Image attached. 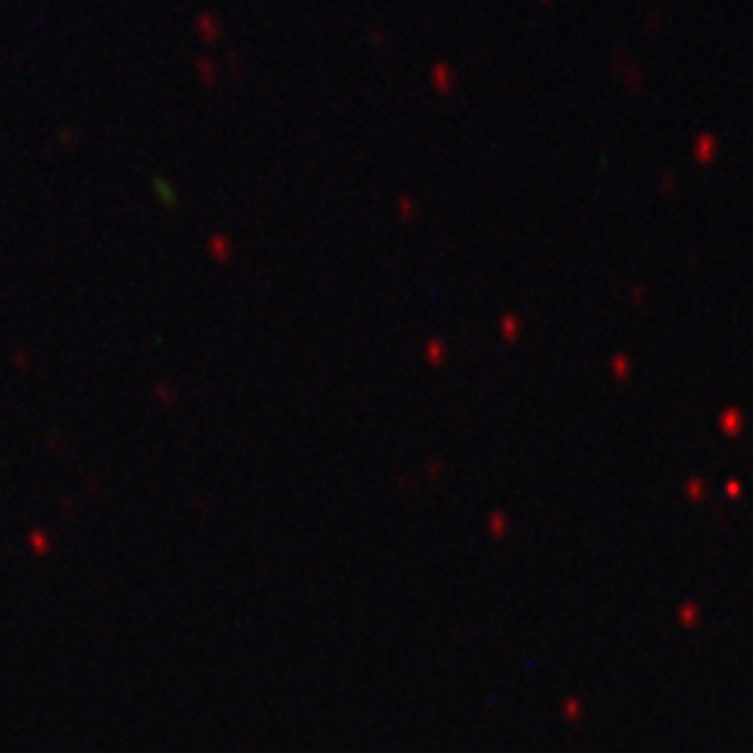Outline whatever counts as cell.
Here are the masks:
<instances>
[{"instance_id": "1", "label": "cell", "mask_w": 753, "mask_h": 753, "mask_svg": "<svg viewBox=\"0 0 753 753\" xmlns=\"http://www.w3.org/2000/svg\"><path fill=\"white\" fill-rule=\"evenodd\" d=\"M196 32H199V37L205 45H213V42H218L223 37V25H220V20L213 13L205 10L196 17Z\"/></svg>"}, {"instance_id": "2", "label": "cell", "mask_w": 753, "mask_h": 753, "mask_svg": "<svg viewBox=\"0 0 753 753\" xmlns=\"http://www.w3.org/2000/svg\"><path fill=\"white\" fill-rule=\"evenodd\" d=\"M430 84H433L435 93L448 95L450 91L455 88V71L450 69L445 61H438V64H433V69H430Z\"/></svg>"}, {"instance_id": "3", "label": "cell", "mask_w": 753, "mask_h": 753, "mask_svg": "<svg viewBox=\"0 0 753 753\" xmlns=\"http://www.w3.org/2000/svg\"><path fill=\"white\" fill-rule=\"evenodd\" d=\"M196 66H199V69H196V71H199V79L203 81L205 86H213V84H215V76H218V69H215L213 61L205 59V56H203V59L196 61Z\"/></svg>"}, {"instance_id": "4", "label": "cell", "mask_w": 753, "mask_h": 753, "mask_svg": "<svg viewBox=\"0 0 753 753\" xmlns=\"http://www.w3.org/2000/svg\"><path fill=\"white\" fill-rule=\"evenodd\" d=\"M699 150L704 152V155L699 157V162H704V164H707V162L714 160V152H717V140H714V137H709V135H704L702 140L697 142V150H694V152H699Z\"/></svg>"}, {"instance_id": "5", "label": "cell", "mask_w": 753, "mask_h": 753, "mask_svg": "<svg viewBox=\"0 0 753 753\" xmlns=\"http://www.w3.org/2000/svg\"><path fill=\"white\" fill-rule=\"evenodd\" d=\"M541 3H553V0H541Z\"/></svg>"}]
</instances>
